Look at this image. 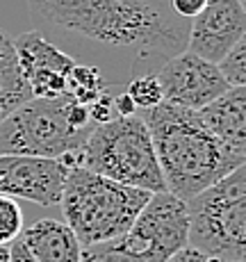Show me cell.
Segmentation results:
<instances>
[{"mask_svg":"<svg viewBox=\"0 0 246 262\" xmlns=\"http://www.w3.org/2000/svg\"><path fill=\"white\" fill-rule=\"evenodd\" d=\"M39 32L75 62L96 71L137 75L160 71L187 48L192 21L178 16L171 0H28Z\"/></svg>","mask_w":246,"mask_h":262,"instance_id":"6da1fadb","label":"cell"},{"mask_svg":"<svg viewBox=\"0 0 246 262\" xmlns=\"http://www.w3.org/2000/svg\"><path fill=\"white\" fill-rule=\"evenodd\" d=\"M153 139L155 158L167 191L189 201L230 171L244 167L242 155L233 153L205 128L196 110L160 103L137 112Z\"/></svg>","mask_w":246,"mask_h":262,"instance_id":"7a4b0ae2","label":"cell"},{"mask_svg":"<svg viewBox=\"0 0 246 262\" xmlns=\"http://www.w3.org/2000/svg\"><path fill=\"white\" fill-rule=\"evenodd\" d=\"M92 130L89 107L69 94L30 98L0 121V155L59 160L78 153Z\"/></svg>","mask_w":246,"mask_h":262,"instance_id":"3957f363","label":"cell"},{"mask_svg":"<svg viewBox=\"0 0 246 262\" xmlns=\"http://www.w3.org/2000/svg\"><path fill=\"white\" fill-rule=\"evenodd\" d=\"M148 199L150 194L144 189L125 187L84 167H75L66 176L59 205L64 224L84 249L125 235Z\"/></svg>","mask_w":246,"mask_h":262,"instance_id":"277c9868","label":"cell"},{"mask_svg":"<svg viewBox=\"0 0 246 262\" xmlns=\"http://www.w3.org/2000/svg\"><path fill=\"white\" fill-rule=\"evenodd\" d=\"M80 167L148 194L167 191L153 139L139 114L94 125L80 150Z\"/></svg>","mask_w":246,"mask_h":262,"instance_id":"5b68a950","label":"cell"},{"mask_svg":"<svg viewBox=\"0 0 246 262\" xmlns=\"http://www.w3.org/2000/svg\"><path fill=\"white\" fill-rule=\"evenodd\" d=\"M187 203V246L210 260L246 262V169L239 167Z\"/></svg>","mask_w":246,"mask_h":262,"instance_id":"8992f818","label":"cell"},{"mask_svg":"<svg viewBox=\"0 0 246 262\" xmlns=\"http://www.w3.org/2000/svg\"><path fill=\"white\" fill-rule=\"evenodd\" d=\"M187 203L169 191L150 194L130 230L119 244L142 262H164L187 246Z\"/></svg>","mask_w":246,"mask_h":262,"instance_id":"52a82bcc","label":"cell"},{"mask_svg":"<svg viewBox=\"0 0 246 262\" xmlns=\"http://www.w3.org/2000/svg\"><path fill=\"white\" fill-rule=\"evenodd\" d=\"M162 89L164 103L178 105L187 110H200L214 98L228 92V82L221 78L217 64L205 62L187 48L178 53L155 73Z\"/></svg>","mask_w":246,"mask_h":262,"instance_id":"ba28073f","label":"cell"},{"mask_svg":"<svg viewBox=\"0 0 246 262\" xmlns=\"http://www.w3.org/2000/svg\"><path fill=\"white\" fill-rule=\"evenodd\" d=\"M69 169L62 160L32 155H0V194L32 201L39 205H59Z\"/></svg>","mask_w":246,"mask_h":262,"instance_id":"9c48e42d","label":"cell"},{"mask_svg":"<svg viewBox=\"0 0 246 262\" xmlns=\"http://www.w3.org/2000/svg\"><path fill=\"white\" fill-rule=\"evenodd\" d=\"M246 34V7L239 0H208L192 18L187 50L217 64Z\"/></svg>","mask_w":246,"mask_h":262,"instance_id":"30bf717a","label":"cell"},{"mask_svg":"<svg viewBox=\"0 0 246 262\" xmlns=\"http://www.w3.org/2000/svg\"><path fill=\"white\" fill-rule=\"evenodd\" d=\"M18 64L30 84L32 98H55L66 94V82L75 59L53 41H48L39 30H28L14 41Z\"/></svg>","mask_w":246,"mask_h":262,"instance_id":"8fae6325","label":"cell"},{"mask_svg":"<svg viewBox=\"0 0 246 262\" xmlns=\"http://www.w3.org/2000/svg\"><path fill=\"white\" fill-rule=\"evenodd\" d=\"M196 112L219 142L246 158V87H230Z\"/></svg>","mask_w":246,"mask_h":262,"instance_id":"7c38bea8","label":"cell"},{"mask_svg":"<svg viewBox=\"0 0 246 262\" xmlns=\"http://www.w3.org/2000/svg\"><path fill=\"white\" fill-rule=\"evenodd\" d=\"M21 239L37 262H80L82 246L64 221L39 219L23 228Z\"/></svg>","mask_w":246,"mask_h":262,"instance_id":"4fadbf2b","label":"cell"},{"mask_svg":"<svg viewBox=\"0 0 246 262\" xmlns=\"http://www.w3.org/2000/svg\"><path fill=\"white\" fill-rule=\"evenodd\" d=\"M32 98L14 41L0 30V121Z\"/></svg>","mask_w":246,"mask_h":262,"instance_id":"5bb4252c","label":"cell"},{"mask_svg":"<svg viewBox=\"0 0 246 262\" xmlns=\"http://www.w3.org/2000/svg\"><path fill=\"white\" fill-rule=\"evenodd\" d=\"M66 94L78 100V103L92 105V103H96L98 98L109 94V84H107V80H105V75L96 71L94 67L75 62L73 71L69 75V82H66Z\"/></svg>","mask_w":246,"mask_h":262,"instance_id":"9a60e30c","label":"cell"},{"mask_svg":"<svg viewBox=\"0 0 246 262\" xmlns=\"http://www.w3.org/2000/svg\"><path fill=\"white\" fill-rule=\"evenodd\" d=\"M125 94L130 96V100L135 103L137 112L142 110H150L155 105L162 103V89L160 82L155 78V73H146V75H137V78L128 80V89Z\"/></svg>","mask_w":246,"mask_h":262,"instance_id":"2e32d148","label":"cell"},{"mask_svg":"<svg viewBox=\"0 0 246 262\" xmlns=\"http://www.w3.org/2000/svg\"><path fill=\"white\" fill-rule=\"evenodd\" d=\"M217 69L228 87H246V39L237 41L219 59Z\"/></svg>","mask_w":246,"mask_h":262,"instance_id":"e0dca14e","label":"cell"},{"mask_svg":"<svg viewBox=\"0 0 246 262\" xmlns=\"http://www.w3.org/2000/svg\"><path fill=\"white\" fill-rule=\"evenodd\" d=\"M23 233V210L16 199L0 194V244H12Z\"/></svg>","mask_w":246,"mask_h":262,"instance_id":"ac0fdd59","label":"cell"},{"mask_svg":"<svg viewBox=\"0 0 246 262\" xmlns=\"http://www.w3.org/2000/svg\"><path fill=\"white\" fill-rule=\"evenodd\" d=\"M80 262H142V260L135 258L132 253H128L119 244V239H112V242H103V244L84 246L82 253H80Z\"/></svg>","mask_w":246,"mask_h":262,"instance_id":"d6986e66","label":"cell"},{"mask_svg":"<svg viewBox=\"0 0 246 262\" xmlns=\"http://www.w3.org/2000/svg\"><path fill=\"white\" fill-rule=\"evenodd\" d=\"M205 3H208V0H171V7H173V12L178 14V16L192 21L198 12H203Z\"/></svg>","mask_w":246,"mask_h":262,"instance_id":"ffe728a7","label":"cell"},{"mask_svg":"<svg viewBox=\"0 0 246 262\" xmlns=\"http://www.w3.org/2000/svg\"><path fill=\"white\" fill-rule=\"evenodd\" d=\"M164 262H212V260H210L205 253L196 251L194 246H185V249L175 251L171 258H167Z\"/></svg>","mask_w":246,"mask_h":262,"instance_id":"44dd1931","label":"cell"},{"mask_svg":"<svg viewBox=\"0 0 246 262\" xmlns=\"http://www.w3.org/2000/svg\"><path fill=\"white\" fill-rule=\"evenodd\" d=\"M112 105L117 117H132V114H137V107H135V103L130 100V96L125 92L119 96H112Z\"/></svg>","mask_w":246,"mask_h":262,"instance_id":"7402d4cb","label":"cell"},{"mask_svg":"<svg viewBox=\"0 0 246 262\" xmlns=\"http://www.w3.org/2000/svg\"><path fill=\"white\" fill-rule=\"evenodd\" d=\"M9 262H37L32 258V253L28 251V246L23 244L21 237H16L9 244Z\"/></svg>","mask_w":246,"mask_h":262,"instance_id":"603a6c76","label":"cell"},{"mask_svg":"<svg viewBox=\"0 0 246 262\" xmlns=\"http://www.w3.org/2000/svg\"><path fill=\"white\" fill-rule=\"evenodd\" d=\"M0 262H9V244H0Z\"/></svg>","mask_w":246,"mask_h":262,"instance_id":"cb8c5ba5","label":"cell"},{"mask_svg":"<svg viewBox=\"0 0 246 262\" xmlns=\"http://www.w3.org/2000/svg\"><path fill=\"white\" fill-rule=\"evenodd\" d=\"M212 262H242V260H212Z\"/></svg>","mask_w":246,"mask_h":262,"instance_id":"d4e9b609","label":"cell"},{"mask_svg":"<svg viewBox=\"0 0 246 262\" xmlns=\"http://www.w3.org/2000/svg\"><path fill=\"white\" fill-rule=\"evenodd\" d=\"M239 3H242V5H244V7H246V0H239Z\"/></svg>","mask_w":246,"mask_h":262,"instance_id":"484cf974","label":"cell"}]
</instances>
